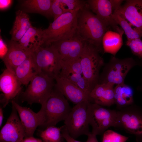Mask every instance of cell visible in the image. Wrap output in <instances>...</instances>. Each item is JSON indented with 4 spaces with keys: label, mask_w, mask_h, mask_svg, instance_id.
<instances>
[{
    "label": "cell",
    "mask_w": 142,
    "mask_h": 142,
    "mask_svg": "<svg viewBox=\"0 0 142 142\" xmlns=\"http://www.w3.org/2000/svg\"><path fill=\"white\" fill-rule=\"evenodd\" d=\"M109 28L86 5L78 14L77 33L85 41L103 52V37Z\"/></svg>",
    "instance_id": "1"
},
{
    "label": "cell",
    "mask_w": 142,
    "mask_h": 142,
    "mask_svg": "<svg viewBox=\"0 0 142 142\" xmlns=\"http://www.w3.org/2000/svg\"><path fill=\"white\" fill-rule=\"evenodd\" d=\"M79 11L61 15L50 23L47 28L43 29L42 46H49L74 35L77 32Z\"/></svg>",
    "instance_id": "2"
},
{
    "label": "cell",
    "mask_w": 142,
    "mask_h": 142,
    "mask_svg": "<svg viewBox=\"0 0 142 142\" xmlns=\"http://www.w3.org/2000/svg\"><path fill=\"white\" fill-rule=\"evenodd\" d=\"M72 109L64 96L57 89H53L49 97L41 105L43 117L42 126H55L64 120Z\"/></svg>",
    "instance_id": "3"
},
{
    "label": "cell",
    "mask_w": 142,
    "mask_h": 142,
    "mask_svg": "<svg viewBox=\"0 0 142 142\" xmlns=\"http://www.w3.org/2000/svg\"><path fill=\"white\" fill-rule=\"evenodd\" d=\"M139 64V62L131 57L119 59L113 55L104 66L100 74L98 83H109L114 85L124 83L129 71Z\"/></svg>",
    "instance_id": "4"
},
{
    "label": "cell",
    "mask_w": 142,
    "mask_h": 142,
    "mask_svg": "<svg viewBox=\"0 0 142 142\" xmlns=\"http://www.w3.org/2000/svg\"><path fill=\"white\" fill-rule=\"evenodd\" d=\"M37 73L53 78L60 72L62 60L59 52L52 44L42 46L33 53Z\"/></svg>",
    "instance_id": "5"
},
{
    "label": "cell",
    "mask_w": 142,
    "mask_h": 142,
    "mask_svg": "<svg viewBox=\"0 0 142 142\" xmlns=\"http://www.w3.org/2000/svg\"><path fill=\"white\" fill-rule=\"evenodd\" d=\"M55 79L43 74L38 73L31 80L22 94L23 101L32 104H43L50 96L55 86Z\"/></svg>",
    "instance_id": "6"
},
{
    "label": "cell",
    "mask_w": 142,
    "mask_h": 142,
    "mask_svg": "<svg viewBox=\"0 0 142 142\" xmlns=\"http://www.w3.org/2000/svg\"><path fill=\"white\" fill-rule=\"evenodd\" d=\"M100 52L95 47L85 41L80 58L83 75L93 89L99 83L100 69L104 65Z\"/></svg>",
    "instance_id": "7"
},
{
    "label": "cell",
    "mask_w": 142,
    "mask_h": 142,
    "mask_svg": "<svg viewBox=\"0 0 142 142\" xmlns=\"http://www.w3.org/2000/svg\"><path fill=\"white\" fill-rule=\"evenodd\" d=\"M115 127L135 135L137 142H142V109L133 104L118 109Z\"/></svg>",
    "instance_id": "8"
},
{
    "label": "cell",
    "mask_w": 142,
    "mask_h": 142,
    "mask_svg": "<svg viewBox=\"0 0 142 142\" xmlns=\"http://www.w3.org/2000/svg\"><path fill=\"white\" fill-rule=\"evenodd\" d=\"M87 113L89 123L92 128V134L96 135L103 134L108 128L115 127L116 110L107 109L89 102L88 104Z\"/></svg>",
    "instance_id": "9"
},
{
    "label": "cell",
    "mask_w": 142,
    "mask_h": 142,
    "mask_svg": "<svg viewBox=\"0 0 142 142\" xmlns=\"http://www.w3.org/2000/svg\"><path fill=\"white\" fill-rule=\"evenodd\" d=\"M89 102L86 101L75 104L64 120L68 133L74 139L83 135L87 136L91 133L89 131L87 113Z\"/></svg>",
    "instance_id": "10"
},
{
    "label": "cell",
    "mask_w": 142,
    "mask_h": 142,
    "mask_svg": "<svg viewBox=\"0 0 142 142\" xmlns=\"http://www.w3.org/2000/svg\"><path fill=\"white\" fill-rule=\"evenodd\" d=\"M89 9L109 28H111L123 36L124 32L114 20V9L112 0H88L86 1Z\"/></svg>",
    "instance_id": "11"
},
{
    "label": "cell",
    "mask_w": 142,
    "mask_h": 142,
    "mask_svg": "<svg viewBox=\"0 0 142 142\" xmlns=\"http://www.w3.org/2000/svg\"><path fill=\"white\" fill-rule=\"evenodd\" d=\"M25 133L17 112L12 105L11 113L0 132V142H21Z\"/></svg>",
    "instance_id": "12"
},
{
    "label": "cell",
    "mask_w": 142,
    "mask_h": 142,
    "mask_svg": "<svg viewBox=\"0 0 142 142\" xmlns=\"http://www.w3.org/2000/svg\"><path fill=\"white\" fill-rule=\"evenodd\" d=\"M85 42L77 32L70 37L59 40L51 44L57 49L62 60L68 61L80 58Z\"/></svg>",
    "instance_id": "13"
},
{
    "label": "cell",
    "mask_w": 142,
    "mask_h": 142,
    "mask_svg": "<svg viewBox=\"0 0 142 142\" xmlns=\"http://www.w3.org/2000/svg\"><path fill=\"white\" fill-rule=\"evenodd\" d=\"M22 85L15 74L7 69L3 71L0 76V90L3 93L0 102L3 107L20 93Z\"/></svg>",
    "instance_id": "14"
},
{
    "label": "cell",
    "mask_w": 142,
    "mask_h": 142,
    "mask_svg": "<svg viewBox=\"0 0 142 142\" xmlns=\"http://www.w3.org/2000/svg\"><path fill=\"white\" fill-rule=\"evenodd\" d=\"M12 105L16 108L24 128L25 138L33 136L37 128L42 126L43 123V114L40 109L36 113L31 109L22 106L16 103L14 100L12 101Z\"/></svg>",
    "instance_id": "15"
},
{
    "label": "cell",
    "mask_w": 142,
    "mask_h": 142,
    "mask_svg": "<svg viewBox=\"0 0 142 142\" xmlns=\"http://www.w3.org/2000/svg\"><path fill=\"white\" fill-rule=\"evenodd\" d=\"M116 11L142 35V0H128Z\"/></svg>",
    "instance_id": "16"
},
{
    "label": "cell",
    "mask_w": 142,
    "mask_h": 142,
    "mask_svg": "<svg viewBox=\"0 0 142 142\" xmlns=\"http://www.w3.org/2000/svg\"><path fill=\"white\" fill-rule=\"evenodd\" d=\"M55 79L56 89L74 104L75 105L86 101L91 102L89 96L67 79L58 75Z\"/></svg>",
    "instance_id": "17"
},
{
    "label": "cell",
    "mask_w": 142,
    "mask_h": 142,
    "mask_svg": "<svg viewBox=\"0 0 142 142\" xmlns=\"http://www.w3.org/2000/svg\"><path fill=\"white\" fill-rule=\"evenodd\" d=\"M7 45L8 52L2 60L6 69L14 74L16 68L32 53L23 49L17 42L11 40L8 42Z\"/></svg>",
    "instance_id": "18"
},
{
    "label": "cell",
    "mask_w": 142,
    "mask_h": 142,
    "mask_svg": "<svg viewBox=\"0 0 142 142\" xmlns=\"http://www.w3.org/2000/svg\"><path fill=\"white\" fill-rule=\"evenodd\" d=\"M114 86L109 83L97 84L90 94L91 102L103 106L115 104Z\"/></svg>",
    "instance_id": "19"
},
{
    "label": "cell",
    "mask_w": 142,
    "mask_h": 142,
    "mask_svg": "<svg viewBox=\"0 0 142 142\" xmlns=\"http://www.w3.org/2000/svg\"><path fill=\"white\" fill-rule=\"evenodd\" d=\"M43 29L32 26L18 42L26 51L33 53L42 46Z\"/></svg>",
    "instance_id": "20"
},
{
    "label": "cell",
    "mask_w": 142,
    "mask_h": 142,
    "mask_svg": "<svg viewBox=\"0 0 142 142\" xmlns=\"http://www.w3.org/2000/svg\"><path fill=\"white\" fill-rule=\"evenodd\" d=\"M86 5V1L80 0H53L52 11L54 20L68 12L78 11Z\"/></svg>",
    "instance_id": "21"
},
{
    "label": "cell",
    "mask_w": 142,
    "mask_h": 142,
    "mask_svg": "<svg viewBox=\"0 0 142 142\" xmlns=\"http://www.w3.org/2000/svg\"><path fill=\"white\" fill-rule=\"evenodd\" d=\"M32 26L26 13L21 10L16 11L15 20L10 33L11 40L18 42Z\"/></svg>",
    "instance_id": "22"
},
{
    "label": "cell",
    "mask_w": 142,
    "mask_h": 142,
    "mask_svg": "<svg viewBox=\"0 0 142 142\" xmlns=\"http://www.w3.org/2000/svg\"><path fill=\"white\" fill-rule=\"evenodd\" d=\"M14 74L22 84L27 85L38 73L33 53L16 68Z\"/></svg>",
    "instance_id": "23"
},
{
    "label": "cell",
    "mask_w": 142,
    "mask_h": 142,
    "mask_svg": "<svg viewBox=\"0 0 142 142\" xmlns=\"http://www.w3.org/2000/svg\"><path fill=\"white\" fill-rule=\"evenodd\" d=\"M53 0H26L22 1V11L26 13L40 14L49 17L53 16L52 6Z\"/></svg>",
    "instance_id": "24"
},
{
    "label": "cell",
    "mask_w": 142,
    "mask_h": 142,
    "mask_svg": "<svg viewBox=\"0 0 142 142\" xmlns=\"http://www.w3.org/2000/svg\"><path fill=\"white\" fill-rule=\"evenodd\" d=\"M115 104L118 109L134 104L132 88L125 83L116 85L114 88Z\"/></svg>",
    "instance_id": "25"
},
{
    "label": "cell",
    "mask_w": 142,
    "mask_h": 142,
    "mask_svg": "<svg viewBox=\"0 0 142 142\" xmlns=\"http://www.w3.org/2000/svg\"><path fill=\"white\" fill-rule=\"evenodd\" d=\"M102 44L104 53L115 56L122 46V36L115 32L108 30L103 37Z\"/></svg>",
    "instance_id": "26"
},
{
    "label": "cell",
    "mask_w": 142,
    "mask_h": 142,
    "mask_svg": "<svg viewBox=\"0 0 142 142\" xmlns=\"http://www.w3.org/2000/svg\"><path fill=\"white\" fill-rule=\"evenodd\" d=\"M114 20L119 25L126 36L127 40L136 38H141L142 35L116 11H114L113 15Z\"/></svg>",
    "instance_id": "27"
},
{
    "label": "cell",
    "mask_w": 142,
    "mask_h": 142,
    "mask_svg": "<svg viewBox=\"0 0 142 142\" xmlns=\"http://www.w3.org/2000/svg\"><path fill=\"white\" fill-rule=\"evenodd\" d=\"M62 128L54 126L47 127L40 131V136L44 142H62Z\"/></svg>",
    "instance_id": "28"
},
{
    "label": "cell",
    "mask_w": 142,
    "mask_h": 142,
    "mask_svg": "<svg viewBox=\"0 0 142 142\" xmlns=\"http://www.w3.org/2000/svg\"><path fill=\"white\" fill-rule=\"evenodd\" d=\"M103 135L102 142H125L129 138L111 130H106Z\"/></svg>",
    "instance_id": "29"
},
{
    "label": "cell",
    "mask_w": 142,
    "mask_h": 142,
    "mask_svg": "<svg viewBox=\"0 0 142 142\" xmlns=\"http://www.w3.org/2000/svg\"><path fill=\"white\" fill-rule=\"evenodd\" d=\"M126 44L130 48L133 54L142 59V40L141 38L127 40Z\"/></svg>",
    "instance_id": "30"
},
{
    "label": "cell",
    "mask_w": 142,
    "mask_h": 142,
    "mask_svg": "<svg viewBox=\"0 0 142 142\" xmlns=\"http://www.w3.org/2000/svg\"><path fill=\"white\" fill-rule=\"evenodd\" d=\"M62 68L83 75L80 58L68 61L62 60Z\"/></svg>",
    "instance_id": "31"
},
{
    "label": "cell",
    "mask_w": 142,
    "mask_h": 142,
    "mask_svg": "<svg viewBox=\"0 0 142 142\" xmlns=\"http://www.w3.org/2000/svg\"><path fill=\"white\" fill-rule=\"evenodd\" d=\"M59 75L75 85L83 76L82 75L80 74L75 73L62 68H61Z\"/></svg>",
    "instance_id": "32"
},
{
    "label": "cell",
    "mask_w": 142,
    "mask_h": 142,
    "mask_svg": "<svg viewBox=\"0 0 142 142\" xmlns=\"http://www.w3.org/2000/svg\"><path fill=\"white\" fill-rule=\"evenodd\" d=\"M75 85L90 97V94L93 89L83 76L77 82Z\"/></svg>",
    "instance_id": "33"
},
{
    "label": "cell",
    "mask_w": 142,
    "mask_h": 142,
    "mask_svg": "<svg viewBox=\"0 0 142 142\" xmlns=\"http://www.w3.org/2000/svg\"><path fill=\"white\" fill-rule=\"evenodd\" d=\"M62 126L61 134L63 138L65 140L66 142H83L79 141L76 140V139H74L71 137L64 125ZM84 142H87V141Z\"/></svg>",
    "instance_id": "34"
},
{
    "label": "cell",
    "mask_w": 142,
    "mask_h": 142,
    "mask_svg": "<svg viewBox=\"0 0 142 142\" xmlns=\"http://www.w3.org/2000/svg\"><path fill=\"white\" fill-rule=\"evenodd\" d=\"M8 50L7 45L3 41L1 37L0 39V57L2 60L7 54Z\"/></svg>",
    "instance_id": "35"
},
{
    "label": "cell",
    "mask_w": 142,
    "mask_h": 142,
    "mask_svg": "<svg viewBox=\"0 0 142 142\" xmlns=\"http://www.w3.org/2000/svg\"><path fill=\"white\" fill-rule=\"evenodd\" d=\"M13 1L10 0H0V9L3 10L7 9L11 5Z\"/></svg>",
    "instance_id": "36"
},
{
    "label": "cell",
    "mask_w": 142,
    "mask_h": 142,
    "mask_svg": "<svg viewBox=\"0 0 142 142\" xmlns=\"http://www.w3.org/2000/svg\"><path fill=\"white\" fill-rule=\"evenodd\" d=\"M21 142H44L42 140L32 136L24 138Z\"/></svg>",
    "instance_id": "37"
},
{
    "label": "cell",
    "mask_w": 142,
    "mask_h": 142,
    "mask_svg": "<svg viewBox=\"0 0 142 142\" xmlns=\"http://www.w3.org/2000/svg\"><path fill=\"white\" fill-rule=\"evenodd\" d=\"M96 135L92 134L91 132L88 136L87 142H98Z\"/></svg>",
    "instance_id": "38"
},
{
    "label": "cell",
    "mask_w": 142,
    "mask_h": 142,
    "mask_svg": "<svg viewBox=\"0 0 142 142\" xmlns=\"http://www.w3.org/2000/svg\"><path fill=\"white\" fill-rule=\"evenodd\" d=\"M3 113L2 108L1 107L0 108V126H2L3 119Z\"/></svg>",
    "instance_id": "39"
},
{
    "label": "cell",
    "mask_w": 142,
    "mask_h": 142,
    "mask_svg": "<svg viewBox=\"0 0 142 142\" xmlns=\"http://www.w3.org/2000/svg\"><path fill=\"white\" fill-rule=\"evenodd\" d=\"M139 65H141L142 67V61L139 62ZM138 89L139 90L142 91V77L141 79V84L138 88Z\"/></svg>",
    "instance_id": "40"
}]
</instances>
